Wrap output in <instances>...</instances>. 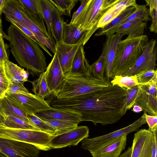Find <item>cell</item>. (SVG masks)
Instances as JSON below:
<instances>
[{
    "label": "cell",
    "instance_id": "obj_43",
    "mask_svg": "<svg viewBox=\"0 0 157 157\" xmlns=\"http://www.w3.org/2000/svg\"><path fill=\"white\" fill-rule=\"evenodd\" d=\"M29 93L23 84L19 83L10 82L5 94H11L18 93Z\"/></svg>",
    "mask_w": 157,
    "mask_h": 157
},
{
    "label": "cell",
    "instance_id": "obj_22",
    "mask_svg": "<svg viewBox=\"0 0 157 157\" xmlns=\"http://www.w3.org/2000/svg\"><path fill=\"white\" fill-rule=\"evenodd\" d=\"M136 8V7L132 6L126 8L111 22L103 28L99 29L97 32L95 34V36H107L115 33L118 26L121 25L126 19L134 12Z\"/></svg>",
    "mask_w": 157,
    "mask_h": 157
},
{
    "label": "cell",
    "instance_id": "obj_44",
    "mask_svg": "<svg viewBox=\"0 0 157 157\" xmlns=\"http://www.w3.org/2000/svg\"><path fill=\"white\" fill-rule=\"evenodd\" d=\"M9 60L8 56L3 38L0 40V66H3Z\"/></svg>",
    "mask_w": 157,
    "mask_h": 157
},
{
    "label": "cell",
    "instance_id": "obj_30",
    "mask_svg": "<svg viewBox=\"0 0 157 157\" xmlns=\"http://www.w3.org/2000/svg\"><path fill=\"white\" fill-rule=\"evenodd\" d=\"M29 124L40 131L56 136V131L34 113H26Z\"/></svg>",
    "mask_w": 157,
    "mask_h": 157
},
{
    "label": "cell",
    "instance_id": "obj_33",
    "mask_svg": "<svg viewBox=\"0 0 157 157\" xmlns=\"http://www.w3.org/2000/svg\"><path fill=\"white\" fill-rule=\"evenodd\" d=\"M136 8L134 12L126 19L121 25L128 22L134 21H141L147 22L150 20L149 10L146 5L137 4Z\"/></svg>",
    "mask_w": 157,
    "mask_h": 157
},
{
    "label": "cell",
    "instance_id": "obj_31",
    "mask_svg": "<svg viewBox=\"0 0 157 157\" xmlns=\"http://www.w3.org/2000/svg\"><path fill=\"white\" fill-rule=\"evenodd\" d=\"M110 82L113 85L117 86L126 89L139 85L136 75L132 76L115 75Z\"/></svg>",
    "mask_w": 157,
    "mask_h": 157
},
{
    "label": "cell",
    "instance_id": "obj_7",
    "mask_svg": "<svg viewBox=\"0 0 157 157\" xmlns=\"http://www.w3.org/2000/svg\"><path fill=\"white\" fill-rule=\"evenodd\" d=\"M143 115L132 124L108 134L92 138H86L81 141V148L90 152L109 145L125 135L138 130L143 125L146 123L145 114Z\"/></svg>",
    "mask_w": 157,
    "mask_h": 157
},
{
    "label": "cell",
    "instance_id": "obj_14",
    "mask_svg": "<svg viewBox=\"0 0 157 157\" xmlns=\"http://www.w3.org/2000/svg\"><path fill=\"white\" fill-rule=\"evenodd\" d=\"M48 88L54 96L61 87L66 77L56 53L44 71Z\"/></svg>",
    "mask_w": 157,
    "mask_h": 157
},
{
    "label": "cell",
    "instance_id": "obj_12",
    "mask_svg": "<svg viewBox=\"0 0 157 157\" xmlns=\"http://www.w3.org/2000/svg\"><path fill=\"white\" fill-rule=\"evenodd\" d=\"M89 129L87 126H78L66 132L55 136L50 142L52 148L58 149L76 146L89 136Z\"/></svg>",
    "mask_w": 157,
    "mask_h": 157
},
{
    "label": "cell",
    "instance_id": "obj_39",
    "mask_svg": "<svg viewBox=\"0 0 157 157\" xmlns=\"http://www.w3.org/2000/svg\"><path fill=\"white\" fill-rule=\"evenodd\" d=\"M139 85L146 84L157 82V70H145L141 71L136 75Z\"/></svg>",
    "mask_w": 157,
    "mask_h": 157
},
{
    "label": "cell",
    "instance_id": "obj_20",
    "mask_svg": "<svg viewBox=\"0 0 157 157\" xmlns=\"http://www.w3.org/2000/svg\"><path fill=\"white\" fill-rule=\"evenodd\" d=\"M137 5L136 0H119L109 8L100 19L97 26L98 29L104 27L117 17L124 9Z\"/></svg>",
    "mask_w": 157,
    "mask_h": 157
},
{
    "label": "cell",
    "instance_id": "obj_18",
    "mask_svg": "<svg viewBox=\"0 0 157 157\" xmlns=\"http://www.w3.org/2000/svg\"><path fill=\"white\" fill-rule=\"evenodd\" d=\"M34 114L42 119L66 121L78 124L81 122V115L79 113L72 111L57 109L51 107Z\"/></svg>",
    "mask_w": 157,
    "mask_h": 157
},
{
    "label": "cell",
    "instance_id": "obj_46",
    "mask_svg": "<svg viewBox=\"0 0 157 157\" xmlns=\"http://www.w3.org/2000/svg\"><path fill=\"white\" fill-rule=\"evenodd\" d=\"M3 66H0V87L6 92L10 82L6 75Z\"/></svg>",
    "mask_w": 157,
    "mask_h": 157
},
{
    "label": "cell",
    "instance_id": "obj_32",
    "mask_svg": "<svg viewBox=\"0 0 157 157\" xmlns=\"http://www.w3.org/2000/svg\"><path fill=\"white\" fill-rule=\"evenodd\" d=\"M42 120L56 131V135L69 131L78 126L77 124L70 121L60 120Z\"/></svg>",
    "mask_w": 157,
    "mask_h": 157
},
{
    "label": "cell",
    "instance_id": "obj_4",
    "mask_svg": "<svg viewBox=\"0 0 157 157\" xmlns=\"http://www.w3.org/2000/svg\"><path fill=\"white\" fill-rule=\"evenodd\" d=\"M111 84L106 78L99 79L92 75L67 76L61 87L53 97L58 99L70 98L99 90Z\"/></svg>",
    "mask_w": 157,
    "mask_h": 157
},
{
    "label": "cell",
    "instance_id": "obj_48",
    "mask_svg": "<svg viewBox=\"0 0 157 157\" xmlns=\"http://www.w3.org/2000/svg\"><path fill=\"white\" fill-rule=\"evenodd\" d=\"M157 132H155L153 133L154 138L151 157H157Z\"/></svg>",
    "mask_w": 157,
    "mask_h": 157
},
{
    "label": "cell",
    "instance_id": "obj_40",
    "mask_svg": "<svg viewBox=\"0 0 157 157\" xmlns=\"http://www.w3.org/2000/svg\"><path fill=\"white\" fill-rule=\"evenodd\" d=\"M92 75L99 79H103L105 70V63L104 58L101 55L94 63L90 65Z\"/></svg>",
    "mask_w": 157,
    "mask_h": 157
},
{
    "label": "cell",
    "instance_id": "obj_56",
    "mask_svg": "<svg viewBox=\"0 0 157 157\" xmlns=\"http://www.w3.org/2000/svg\"><path fill=\"white\" fill-rule=\"evenodd\" d=\"M2 38H3L2 35L0 33V40Z\"/></svg>",
    "mask_w": 157,
    "mask_h": 157
},
{
    "label": "cell",
    "instance_id": "obj_21",
    "mask_svg": "<svg viewBox=\"0 0 157 157\" xmlns=\"http://www.w3.org/2000/svg\"><path fill=\"white\" fill-rule=\"evenodd\" d=\"M127 135H125L110 144L90 151L93 157H119L126 145Z\"/></svg>",
    "mask_w": 157,
    "mask_h": 157
},
{
    "label": "cell",
    "instance_id": "obj_16",
    "mask_svg": "<svg viewBox=\"0 0 157 157\" xmlns=\"http://www.w3.org/2000/svg\"><path fill=\"white\" fill-rule=\"evenodd\" d=\"M90 37L89 32L75 24H68L64 22L63 25L62 41L71 45L82 44L84 46Z\"/></svg>",
    "mask_w": 157,
    "mask_h": 157
},
{
    "label": "cell",
    "instance_id": "obj_1",
    "mask_svg": "<svg viewBox=\"0 0 157 157\" xmlns=\"http://www.w3.org/2000/svg\"><path fill=\"white\" fill-rule=\"evenodd\" d=\"M126 89L111 84L91 93L70 98H54L53 108L74 111L81 115V121L92 122L96 125L112 124L120 121Z\"/></svg>",
    "mask_w": 157,
    "mask_h": 157
},
{
    "label": "cell",
    "instance_id": "obj_29",
    "mask_svg": "<svg viewBox=\"0 0 157 157\" xmlns=\"http://www.w3.org/2000/svg\"><path fill=\"white\" fill-rule=\"evenodd\" d=\"M41 13L47 29V32L50 40L54 43L55 41L51 34L52 12L55 6L50 0H40Z\"/></svg>",
    "mask_w": 157,
    "mask_h": 157
},
{
    "label": "cell",
    "instance_id": "obj_8",
    "mask_svg": "<svg viewBox=\"0 0 157 157\" xmlns=\"http://www.w3.org/2000/svg\"><path fill=\"white\" fill-rule=\"evenodd\" d=\"M5 97L14 106L26 114L35 113L51 107L44 99L30 93L5 94Z\"/></svg>",
    "mask_w": 157,
    "mask_h": 157
},
{
    "label": "cell",
    "instance_id": "obj_2",
    "mask_svg": "<svg viewBox=\"0 0 157 157\" xmlns=\"http://www.w3.org/2000/svg\"><path fill=\"white\" fill-rule=\"evenodd\" d=\"M7 36L11 52L20 66L33 76L45 71L46 58L37 43L12 24L8 29Z\"/></svg>",
    "mask_w": 157,
    "mask_h": 157
},
{
    "label": "cell",
    "instance_id": "obj_55",
    "mask_svg": "<svg viewBox=\"0 0 157 157\" xmlns=\"http://www.w3.org/2000/svg\"><path fill=\"white\" fill-rule=\"evenodd\" d=\"M0 157H6L0 152Z\"/></svg>",
    "mask_w": 157,
    "mask_h": 157
},
{
    "label": "cell",
    "instance_id": "obj_42",
    "mask_svg": "<svg viewBox=\"0 0 157 157\" xmlns=\"http://www.w3.org/2000/svg\"><path fill=\"white\" fill-rule=\"evenodd\" d=\"M19 1L24 8L30 13L41 15L40 0H19Z\"/></svg>",
    "mask_w": 157,
    "mask_h": 157
},
{
    "label": "cell",
    "instance_id": "obj_52",
    "mask_svg": "<svg viewBox=\"0 0 157 157\" xmlns=\"http://www.w3.org/2000/svg\"><path fill=\"white\" fill-rule=\"evenodd\" d=\"M132 110L134 113H139L143 110L142 108L139 106L135 105L133 107Z\"/></svg>",
    "mask_w": 157,
    "mask_h": 157
},
{
    "label": "cell",
    "instance_id": "obj_25",
    "mask_svg": "<svg viewBox=\"0 0 157 157\" xmlns=\"http://www.w3.org/2000/svg\"><path fill=\"white\" fill-rule=\"evenodd\" d=\"M147 25V22L141 21L128 22L118 26L115 33L127 35L128 36H140L144 35Z\"/></svg>",
    "mask_w": 157,
    "mask_h": 157
},
{
    "label": "cell",
    "instance_id": "obj_17",
    "mask_svg": "<svg viewBox=\"0 0 157 157\" xmlns=\"http://www.w3.org/2000/svg\"><path fill=\"white\" fill-rule=\"evenodd\" d=\"M56 44V54L63 73L70 71L73 59L78 48L81 44L71 45L62 41Z\"/></svg>",
    "mask_w": 157,
    "mask_h": 157
},
{
    "label": "cell",
    "instance_id": "obj_24",
    "mask_svg": "<svg viewBox=\"0 0 157 157\" xmlns=\"http://www.w3.org/2000/svg\"><path fill=\"white\" fill-rule=\"evenodd\" d=\"M24 8L19 0H6L2 10L5 18L22 22Z\"/></svg>",
    "mask_w": 157,
    "mask_h": 157
},
{
    "label": "cell",
    "instance_id": "obj_34",
    "mask_svg": "<svg viewBox=\"0 0 157 157\" xmlns=\"http://www.w3.org/2000/svg\"><path fill=\"white\" fill-rule=\"evenodd\" d=\"M138 87V85H137L130 89H126L124 103L120 112L121 117L125 114L128 110L131 109L135 105V99Z\"/></svg>",
    "mask_w": 157,
    "mask_h": 157
},
{
    "label": "cell",
    "instance_id": "obj_41",
    "mask_svg": "<svg viewBox=\"0 0 157 157\" xmlns=\"http://www.w3.org/2000/svg\"><path fill=\"white\" fill-rule=\"evenodd\" d=\"M147 6L149 7V15L152 22L149 28L150 31L155 33H157V0H145Z\"/></svg>",
    "mask_w": 157,
    "mask_h": 157
},
{
    "label": "cell",
    "instance_id": "obj_15",
    "mask_svg": "<svg viewBox=\"0 0 157 157\" xmlns=\"http://www.w3.org/2000/svg\"><path fill=\"white\" fill-rule=\"evenodd\" d=\"M124 35L121 33H115L106 36L101 55L104 58L105 63V73L106 78L109 80L113 78L112 67L119 42Z\"/></svg>",
    "mask_w": 157,
    "mask_h": 157
},
{
    "label": "cell",
    "instance_id": "obj_51",
    "mask_svg": "<svg viewBox=\"0 0 157 157\" xmlns=\"http://www.w3.org/2000/svg\"><path fill=\"white\" fill-rule=\"evenodd\" d=\"M7 116L2 112L0 107V125H2Z\"/></svg>",
    "mask_w": 157,
    "mask_h": 157
},
{
    "label": "cell",
    "instance_id": "obj_37",
    "mask_svg": "<svg viewBox=\"0 0 157 157\" xmlns=\"http://www.w3.org/2000/svg\"><path fill=\"white\" fill-rule=\"evenodd\" d=\"M5 19L10 22L11 24H12L16 27L32 40L37 43L40 47L50 56H52V55L48 51L47 48L37 39L34 34L23 23L16 21L9 18H5Z\"/></svg>",
    "mask_w": 157,
    "mask_h": 157
},
{
    "label": "cell",
    "instance_id": "obj_45",
    "mask_svg": "<svg viewBox=\"0 0 157 157\" xmlns=\"http://www.w3.org/2000/svg\"><path fill=\"white\" fill-rule=\"evenodd\" d=\"M145 118L149 126L148 130L152 133L157 132V116L148 115L146 113Z\"/></svg>",
    "mask_w": 157,
    "mask_h": 157
},
{
    "label": "cell",
    "instance_id": "obj_9",
    "mask_svg": "<svg viewBox=\"0 0 157 157\" xmlns=\"http://www.w3.org/2000/svg\"><path fill=\"white\" fill-rule=\"evenodd\" d=\"M0 152L6 157H39L40 150L25 143L0 138Z\"/></svg>",
    "mask_w": 157,
    "mask_h": 157
},
{
    "label": "cell",
    "instance_id": "obj_23",
    "mask_svg": "<svg viewBox=\"0 0 157 157\" xmlns=\"http://www.w3.org/2000/svg\"><path fill=\"white\" fill-rule=\"evenodd\" d=\"M6 75L10 82L23 84L28 81L29 73L24 69L10 61H7L4 65Z\"/></svg>",
    "mask_w": 157,
    "mask_h": 157
},
{
    "label": "cell",
    "instance_id": "obj_6",
    "mask_svg": "<svg viewBox=\"0 0 157 157\" xmlns=\"http://www.w3.org/2000/svg\"><path fill=\"white\" fill-rule=\"evenodd\" d=\"M54 136L39 130L13 128L0 125V138L28 143L44 151L52 149L50 142Z\"/></svg>",
    "mask_w": 157,
    "mask_h": 157
},
{
    "label": "cell",
    "instance_id": "obj_54",
    "mask_svg": "<svg viewBox=\"0 0 157 157\" xmlns=\"http://www.w3.org/2000/svg\"><path fill=\"white\" fill-rule=\"evenodd\" d=\"M5 95V91L3 90L0 87V99H1L4 97Z\"/></svg>",
    "mask_w": 157,
    "mask_h": 157
},
{
    "label": "cell",
    "instance_id": "obj_36",
    "mask_svg": "<svg viewBox=\"0 0 157 157\" xmlns=\"http://www.w3.org/2000/svg\"><path fill=\"white\" fill-rule=\"evenodd\" d=\"M62 15L70 17L71 11L78 0H50Z\"/></svg>",
    "mask_w": 157,
    "mask_h": 157
},
{
    "label": "cell",
    "instance_id": "obj_38",
    "mask_svg": "<svg viewBox=\"0 0 157 157\" xmlns=\"http://www.w3.org/2000/svg\"><path fill=\"white\" fill-rule=\"evenodd\" d=\"M23 17V23L34 34L40 42L43 39L47 37L50 39L48 33H45L38 26L29 18L24 13V11Z\"/></svg>",
    "mask_w": 157,
    "mask_h": 157
},
{
    "label": "cell",
    "instance_id": "obj_13",
    "mask_svg": "<svg viewBox=\"0 0 157 157\" xmlns=\"http://www.w3.org/2000/svg\"><path fill=\"white\" fill-rule=\"evenodd\" d=\"M153 138V133L148 130L138 131L134 135L131 157H151Z\"/></svg>",
    "mask_w": 157,
    "mask_h": 157
},
{
    "label": "cell",
    "instance_id": "obj_3",
    "mask_svg": "<svg viewBox=\"0 0 157 157\" xmlns=\"http://www.w3.org/2000/svg\"><path fill=\"white\" fill-rule=\"evenodd\" d=\"M148 41L147 36L143 35L128 36L119 42L112 65L113 78L122 75L131 68L144 52Z\"/></svg>",
    "mask_w": 157,
    "mask_h": 157
},
{
    "label": "cell",
    "instance_id": "obj_10",
    "mask_svg": "<svg viewBox=\"0 0 157 157\" xmlns=\"http://www.w3.org/2000/svg\"><path fill=\"white\" fill-rule=\"evenodd\" d=\"M135 104L150 115L157 116V82L139 85Z\"/></svg>",
    "mask_w": 157,
    "mask_h": 157
},
{
    "label": "cell",
    "instance_id": "obj_26",
    "mask_svg": "<svg viewBox=\"0 0 157 157\" xmlns=\"http://www.w3.org/2000/svg\"><path fill=\"white\" fill-rule=\"evenodd\" d=\"M63 15L55 7L51 14V34L56 43L62 41L63 25L64 21Z\"/></svg>",
    "mask_w": 157,
    "mask_h": 157
},
{
    "label": "cell",
    "instance_id": "obj_19",
    "mask_svg": "<svg viewBox=\"0 0 157 157\" xmlns=\"http://www.w3.org/2000/svg\"><path fill=\"white\" fill-rule=\"evenodd\" d=\"M65 75V76L92 75L90 65L85 57L83 44L80 45L75 53L70 71Z\"/></svg>",
    "mask_w": 157,
    "mask_h": 157
},
{
    "label": "cell",
    "instance_id": "obj_5",
    "mask_svg": "<svg viewBox=\"0 0 157 157\" xmlns=\"http://www.w3.org/2000/svg\"><path fill=\"white\" fill-rule=\"evenodd\" d=\"M118 0H88L74 23L78 25L83 30L88 31L91 37L98 29L97 26L101 17L107 9Z\"/></svg>",
    "mask_w": 157,
    "mask_h": 157
},
{
    "label": "cell",
    "instance_id": "obj_28",
    "mask_svg": "<svg viewBox=\"0 0 157 157\" xmlns=\"http://www.w3.org/2000/svg\"><path fill=\"white\" fill-rule=\"evenodd\" d=\"M0 107L6 115L20 119L29 124L26 114L13 105L5 96L0 99Z\"/></svg>",
    "mask_w": 157,
    "mask_h": 157
},
{
    "label": "cell",
    "instance_id": "obj_47",
    "mask_svg": "<svg viewBox=\"0 0 157 157\" xmlns=\"http://www.w3.org/2000/svg\"><path fill=\"white\" fill-rule=\"evenodd\" d=\"M88 1V0H80L81 2L80 5L77 10L73 13L71 20L69 23H74L76 18L78 15L79 13L82 11L84 7L87 4Z\"/></svg>",
    "mask_w": 157,
    "mask_h": 157
},
{
    "label": "cell",
    "instance_id": "obj_50",
    "mask_svg": "<svg viewBox=\"0 0 157 157\" xmlns=\"http://www.w3.org/2000/svg\"><path fill=\"white\" fill-rule=\"evenodd\" d=\"M1 14L2 13H0V33L2 35L3 38H4L8 40V37L7 35L2 30V22L1 17Z\"/></svg>",
    "mask_w": 157,
    "mask_h": 157
},
{
    "label": "cell",
    "instance_id": "obj_11",
    "mask_svg": "<svg viewBox=\"0 0 157 157\" xmlns=\"http://www.w3.org/2000/svg\"><path fill=\"white\" fill-rule=\"evenodd\" d=\"M157 42L151 39L149 41L144 52L133 66L123 75L132 76L144 71L154 70L156 66Z\"/></svg>",
    "mask_w": 157,
    "mask_h": 157
},
{
    "label": "cell",
    "instance_id": "obj_35",
    "mask_svg": "<svg viewBox=\"0 0 157 157\" xmlns=\"http://www.w3.org/2000/svg\"><path fill=\"white\" fill-rule=\"evenodd\" d=\"M2 126L13 128L40 131L38 129L20 119L9 116H6Z\"/></svg>",
    "mask_w": 157,
    "mask_h": 157
},
{
    "label": "cell",
    "instance_id": "obj_49",
    "mask_svg": "<svg viewBox=\"0 0 157 157\" xmlns=\"http://www.w3.org/2000/svg\"><path fill=\"white\" fill-rule=\"evenodd\" d=\"M131 147H129L123 153L121 154L119 157H131Z\"/></svg>",
    "mask_w": 157,
    "mask_h": 157
},
{
    "label": "cell",
    "instance_id": "obj_27",
    "mask_svg": "<svg viewBox=\"0 0 157 157\" xmlns=\"http://www.w3.org/2000/svg\"><path fill=\"white\" fill-rule=\"evenodd\" d=\"M30 82L33 86L32 90L35 95L44 99L46 97L52 94L46 81L44 71L39 75L38 78Z\"/></svg>",
    "mask_w": 157,
    "mask_h": 157
},
{
    "label": "cell",
    "instance_id": "obj_53",
    "mask_svg": "<svg viewBox=\"0 0 157 157\" xmlns=\"http://www.w3.org/2000/svg\"><path fill=\"white\" fill-rule=\"evenodd\" d=\"M6 0H0V13H2V10L5 4Z\"/></svg>",
    "mask_w": 157,
    "mask_h": 157
}]
</instances>
